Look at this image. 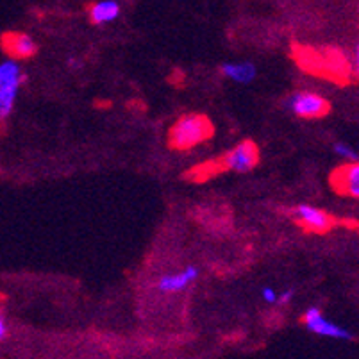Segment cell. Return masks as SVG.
I'll list each match as a JSON object with an SVG mask.
<instances>
[{
    "label": "cell",
    "instance_id": "cell-1",
    "mask_svg": "<svg viewBox=\"0 0 359 359\" xmlns=\"http://www.w3.org/2000/svg\"><path fill=\"white\" fill-rule=\"evenodd\" d=\"M259 163V149L254 141L245 140L238 143L234 149L225 152L224 156L213 159V161L202 163L197 168L188 172L192 181H206L218 176L222 172H250Z\"/></svg>",
    "mask_w": 359,
    "mask_h": 359
},
{
    "label": "cell",
    "instance_id": "cell-2",
    "mask_svg": "<svg viewBox=\"0 0 359 359\" xmlns=\"http://www.w3.org/2000/svg\"><path fill=\"white\" fill-rule=\"evenodd\" d=\"M213 132L215 127L207 116L198 113L184 114L172 125L168 132V145L176 150H189L209 140Z\"/></svg>",
    "mask_w": 359,
    "mask_h": 359
},
{
    "label": "cell",
    "instance_id": "cell-3",
    "mask_svg": "<svg viewBox=\"0 0 359 359\" xmlns=\"http://www.w3.org/2000/svg\"><path fill=\"white\" fill-rule=\"evenodd\" d=\"M23 72L14 59L0 63V120L9 119L13 113L18 92L23 83Z\"/></svg>",
    "mask_w": 359,
    "mask_h": 359
},
{
    "label": "cell",
    "instance_id": "cell-4",
    "mask_svg": "<svg viewBox=\"0 0 359 359\" xmlns=\"http://www.w3.org/2000/svg\"><path fill=\"white\" fill-rule=\"evenodd\" d=\"M297 61L300 63L304 70L327 75L333 81H336V77H343L347 74L345 59L338 52L322 56L318 52H311L309 48H304V50L297 52Z\"/></svg>",
    "mask_w": 359,
    "mask_h": 359
},
{
    "label": "cell",
    "instance_id": "cell-5",
    "mask_svg": "<svg viewBox=\"0 0 359 359\" xmlns=\"http://www.w3.org/2000/svg\"><path fill=\"white\" fill-rule=\"evenodd\" d=\"M285 105L298 119L315 120L322 119L331 110V104L324 96L316 95L311 92H297L286 99Z\"/></svg>",
    "mask_w": 359,
    "mask_h": 359
},
{
    "label": "cell",
    "instance_id": "cell-6",
    "mask_svg": "<svg viewBox=\"0 0 359 359\" xmlns=\"http://www.w3.org/2000/svg\"><path fill=\"white\" fill-rule=\"evenodd\" d=\"M294 216L297 220V224L302 225L306 231L316 232V234L329 232L336 225V220L329 215V213L316 209L313 206H307V204H300V206L295 207Z\"/></svg>",
    "mask_w": 359,
    "mask_h": 359
},
{
    "label": "cell",
    "instance_id": "cell-7",
    "mask_svg": "<svg viewBox=\"0 0 359 359\" xmlns=\"http://www.w3.org/2000/svg\"><path fill=\"white\" fill-rule=\"evenodd\" d=\"M302 324L306 325L309 331L318 334V336L336 338V340H351L352 338V334L349 333L347 329L340 327V325H336L334 322L325 318L318 307H311V309H307V311L304 313Z\"/></svg>",
    "mask_w": 359,
    "mask_h": 359
},
{
    "label": "cell",
    "instance_id": "cell-8",
    "mask_svg": "<svg viewBox=\"0 0 359 359\" xmlns=\"http://www.w3.org/2000/svg\"><path fill=\"white\" fill-rule=\"evenodd\" d=\"M331 186L334 192L347 197H359V167L358 161H349V165L336 168L331 174Z\"/></svg>",
    "mask_w": 359,
    "mask_h": 359
},
{
    "label": "cell",
    "instance_id": "cell-9",
    "mask_svg": "<svg viewBox=\"0 0 359 359\" xmlns=\"http://www.w3.org/2000/svg\"><path fill=\"white\" fill-rule=\"evenodd\" d=\"M0 45H2V50L14 61L29 59L38 50V45L34 43V40L31 36L23 34V32H4L0 38Z\"/></svg>",
    "mask_w": 359,
    "mask_h": 359
},
{
    "label": "cell",
    "instance_id": "cell-10",
    "mask_svg": "<svg viewBox=\"0 0 359 359\" xmlns=\"http://www.w3.org/2000/svg\"><path fill=\"white\" fill-rule=\"evenodd\" d=\"M198 277V268L197 267H186L179 274H168V276H163L158 283L159 291L163 294H172V291H183V289L188 288L192 283H195Z\"/></svg>",
    "mask_w": 359,
    "mask_h": 359
},
{
    "label": "cell",
    "instance_id": "cell-11",
    "mask_svg": "<svg viewBox=\"0 0 359 359\" xmlns=\"http://www.w3.org/2000/svg\"><path fill=\"white\" fill-rule=\"evenodd\" d=\"M220 72L227 77V79L234 81L238 84H250L256 79L258 70H256L254 63L243 61V63H225L220 66Z\"/></svg>",
    "mask_w": 359,
    "mask_h": 359
},
{
    "label": "cell",
    "instance_id": "cell-12",
    "mask_svg": "<svg viewBox=\"0 0 359 359\" xmlns=\"http://www.w3.org/2000/svg\"><path fill=\"white\" fill-rule=\"evenodd\" d=\"M120 17V4L116 0H101L90 6V20L95 25L110 23Z\"/></svg>",
    "mask_w": 359,
    "mask_h": 359
},
{
    "label": "cell",
    "instance_id": "cell-13",
    "mask_svg": "<svg viewBox=\"0 0 359 359\" xmlns=\"http://www.w3.org/2000/svg\"><path fill=\"white\" fill-rule=\"evenodd\" d=\"M334 152H336L338 156L345 158L347 161H358V152L352 149L351 145L343 143V141H338V143H334Z\"/></svg>",
    "mask_w": 359,
    "mask_h": 359
},
{
    "label": "cell",
    "instance_id": "cell-14",
    "mask_svg": "<svg viewBox=\"0 0 359 359\" xmlns=\"http://www.w3.org/2000/svg\"><path fill=\"white\" fill-rule=\"evenodd\" d=\"M261 295H263V298H265V300H267L268 304L277 302V294H276V289H271V288H263V289H261Z\"/></svg>",
    "mask_w": 359,
    "mask_h": 359
},
{
    "label": "cell",
    "instance_id": "cell-15",
    "mask_svg": "<svg viewBox=\"0 0 359 359\" xmlns=\"http://www.w3.org/2000/svg\"><path fill=\"white\" fill-rule=\"evenodd\" d=\"M291 298H294V289H286V291H283L280 295H277V300H279L280 304H288Z\"/></svg>",
    "mask_w": 359,
    "mask_h": 359
},
{
    "label": "cell",
    "instance_id": "cell-16",
    "mask_svg": "<svg viewBox=\"0 0 359 359\" xmlns=\"http://www.w3.org/2000/svg\"><path fill=\"white\" fill-rule=\"evenodd\" d=\"M6 336H8V324H6L4 316L0 313V342H2Z\"/></svg>",
    "mask_w": 359,
    "mask_h": 359
}]
</instances>
